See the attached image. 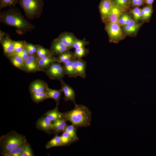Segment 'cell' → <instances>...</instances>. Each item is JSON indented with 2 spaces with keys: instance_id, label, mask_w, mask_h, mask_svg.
Returning a JSON list of instances; mask_svg holds the SVG:
<instances>
[{
  "instance_id": "1",
  "label": "cell",
  "mask_w": 156,
  "mask_h": 156,
  "mask_svg": "<svg viewBox=\"0 0 156 156\" xmlns=\"http://www.w3.org/2000/svg\"><path fill=\"white\" fill-rule=\"evenodd\" d=\"M0 21L15 27L16 33L20 35L31 31L35 28L34 25L26 20L18 10L13 7L0 12Z\"/></svg>"
},
{
  "instance_id": "2",
  "label": "cell",
  "mask_w": 156,
  "mask_h": 156,
  "mask_svg": "<svg viewBox=\"0 0 156 156\" xmlns=\"http://www.w3.org/2000/svg\"><path fill=\"white\" fill-rule=\"evenodd\" d=\"M92 114L88 107L75 103L73 109L64 113V116L67 120L77 128L86 127L90 125Z\"/></svg>"
},
{
  "instance_id": "3",
  "label": "cell",
  "mask_w": 156,
  "mask_h": 156,
  "mask_svg": "<svg viewBox=\"0 0 156 156\" xmlns=\"http://www.w3.org/2000/svg\"><path fill=\"white\" fill-rule=\"evenodd\" d=\"M27 142L25 136L13 131L0 138L1 155L10 150L16 148Z\"/></svg>"
},
{
  "instance_id": "4",
  "label": "cell",
  "mask_w": 156,
  "mask_h": 156,
  "mask_svg": "<svg viewBox=\"0 0 156 156\" xmlns=\"http://www.w3.org/2000/svg\"><path fill=\"white\" fill-rule=\"evenodd\" d=\"M18 3L28 20L40 16L44 6L42 0H19Z\"/></svg>"
},
{
  "instance_id": "5",
  "label": "cell",
  "mask_w": 156,
  "mask_h": 156,
  "mask_svg": "<svg viewBox=\"0 0 156 156\" xmlns=\"http://www.w3.org/2000/svg\"><path fill=\"white\" fill-rule=\"evenodd\" d=\"M121 26L118 23L106 22L105 29L110 42L117 43L125 38V35Z\"/></svg>"
},
{
  "instance_id": "6",
  "label": "cell",
  "mask_w": 156,
  "mask_h": 156,
  "mask_svg": "<svg viewBox=\"0 0 156 156\" xmlns=\"http://www.w3.org/2000/svg\"><path fill=\"white\" fill-rule=\"evenodd\" d=\"M50 79L60 82L66 75L63 64L56 61L51 64L44 71Z\"/></svg>"
},
{
  "instance_id": "7",
  "label": "cell",
  "mask_w": 156,
  "mask_h": 156,
  "mask_svg": "<svg viewBox=\"0 0 156 156\" xmlns=\"http://www.w3.org/2000/svg\"><path fill=\"white\" fill-rule=\"evenodd\" d=\"M23 71L27 73L41 71L36 55H29L24 62Z\"/></svg>"
},
{
  "instance_id": "8",
  "label": "cell",
  "mask_w": 156,
  "mask_h": 156,
  "mask_svg": "<svg viewBox=\"0 0 156 156\" xmlns=\"http://www.w3.org/2000/svg\"><path fill=\"white\" fill-rule=\"evenodd\" d=\"M124 8L113 2L110 13L105 22L118 23L120 17L123 13Z\"/></svg>"
},
{
  "instance_id": "9",
  "label": "cell",
  "mask_w": 156,
  "mask_h": 156,
  "mask_svg": "<svg viewBox=\"0 0 156 156\" xmlns=\"http://www.w3.org/2000/svg\"><path fill=\"white\" fill-rule=\"evenodd\" d=\"M36 125L38 129L47 134L52 133V122L46 116L39 118L36 122Z\"/></svg>"
},
{
  "instance_id": "10",
  "label": "cell",
  "mask_w": 156,
  "mask_h": 156,
  "mask_svg": "<svg viewBox=\"0 0 156 156\" xmlns=\"http://www.w3.org/2000/svg\"><path fill=\"white\" fill-rule=\"evenodd\" d=\"M49 50L51 54L55 56L69 51L70 49L57 38L52 42Z\"/></svg>"
},
{
  "instance_id": "11",
  "label": "cell",
  "mask_w": 156,
  "mask_h": 156,
  "mask_svg": "<svg viewBox=\"0 0 156 156\" xmlns=\"http://www.w3.org/2000/svg\"><path fill=\"white\" fill-rule=\"evenodd\" d=\"M113 2L111 0H102L99 5V10L102 19L105 21L110 13Z\"/></svg>"
},
{
  "instance_id": "12",
  "label": "cell",
  "mask_w": 156,
  "mask_h": 156,
  "mask_svg": "<svg viewBox=\"0 0 156 156\" xmlns=\"http://www.w3.org/2000/svg\"><path fill=\"white\" fill-rule=\"evenodd\" d=\"M60 82L61 84V89L64 94V97L63 99L66 101H71L74 104L76 103L75 101V93L74 90L66 83L63 80Z\"/></svg>"
},
{
  "instance_id": "13",
  "label": "cell",
  "mask_w": 156,
  "mask_h": 156,
  "mask_svg": "<svg viewBox=\"0 0 156 156\" xmlns=\"http://www.w3.org/2000/svg\"><path fill=\"white\" fill-rule=\"evenodd\" d=\"M4 55L8 58L14 53L13 41L8 35H6L0 42Z\"/></svg>"
},
{
  "instance_id": "14",
  "label": "cell",
  "mask_w": 156,
  "mask_h": 156,
  "mask_svg": "<svg viewBox=\"0 0 156 156\" xmlns=\"http://www.w3.org/2000/svg\"><path fill=\"white\" fill-rule=\"evenodd\" d=\"M64 45L70 50L73 48V45L77 38L70 33L63 32L57 38Z\"/></svg>"
},
{
  "instance_id": "15",
  "label": "cell",
  "mask_w": 156,
  "mask_h": 156,
  "mask_svg": "<svg viewBox=\"0 0 156 156\" xmlns=\"http://www.w3.org/2000/svg\"><path fill=\"white\" fill-rule=\"evenodd\" d=\"M49 87L44 81L39 79L33 81L29 86V91L30 93L46 91Z\"/></svg>"
},
{
  "instance_id": "16",
  "label": "cell",
  "mask_w": 156,
  "mask_h": 156,
  "mask_svg": "<svg viewBox=\"0 0 156 156\" xmlns=\"http://www.w3.org/2000/svg\"><path fill=\"white\" fill-rule=\"evenodd\" d=\"M73 64L77 76L85 78L86 77V62L81 58H76L73 60Z\"/></svg>"
},
{
  "instance_id": "17",
  "label": "cell",
  "mask_w": 156,
  "mask_h": 156,
  "mask_svg": "<svg viewBox=\"0 0 156 156\" xmlns=\"http://www.w3.org/2000/svg\"><path fill=\"white\" fill-rule=\"evenodd\" d=\"M38 61L40 71L44 72L51 64L57 61L56 57L51 55L42 58H38Z\"/></svg>"
},
{
  "instance_id": "18",
  "label": "cell",
  "mask_w": 156,
  "mask_h": 156,
  "mask_svg": "<svg viewBox=\"0 0 156 156\" xmlns=\"http://www.w3.org/2000/svg\"><path fill=\"white\" fill-rule=\"evenodd\" d=\"M141 24L138 23L132 19L127 25L123 27L122 31L124 34L130 35L135 34L138 30Z\"/></svg>"
},
{
  "instance_id": "19",
  "label": "cell",
  "mask_w": 156,
  "mask_h": 156,
  "mask_svg": "<svg viewBox=\"0 0 156 156\" xmlns=\"http://www.w3.org/2000/svg\"><path fill=\"white\" fill-rule=\"evenodd\" d=\"M67 120L64 116L61 117L52 123V130L56 133L64 131L67 125Z\"/></svg>"
},
{
  "instance_id": "20",
  "label": "cell",
  "mask_w": 156,
  "mask_h": 156,
  "mask_svg": "<svg viewBox=\"0 0 156 156\" xmlns=\"http://www.w3.org/2000/svg\"><path fill=\"white\" fill-rule=\"evenodd\" d=\"M58 106V105H56L54 109L47 111L44 115V116L47 117L52 123L64 115V113L59 111Z\"/></svg>"
},
{
  "instance_id": "21",
  "label": "cell",
  "mask_w": 156,
  "mask_h": 156,
  "mask_svg": "<svg viewBox=\"0 0 156 156\" xmlns=\"http://www.w3.org/2000/svg\"><path fill=\"white\" fill-rule=\"evenodd\" d=\"M63 91L61 89H53L48 88L46 91V95L48 99H51L55 101L56 105L59 104Z\"/></svg>"
},
{
  "instance_id": "22",
  "label": "cell",
  "mask_w": 156,
  "mask_h": 156,
  "mask_svg": "<svg viewBox=\"0 0 156 156\" xmlns=\"http://www.w3.org/2000/svg\"><path fill=\"white\" fill-rule=\"evenodd\" d=\"M74 60L63 64V66L65 73L68 77H70L76 78L77 76L74 65Z\"/></svg>"
},
{
  "instance_id": "23",
  "label": "cell",
  "mask_w": 156,
  "mask_h": 156,
  "mask_svg": "<svg viewBox=\"0 0 156 156\" xmlns=\"http://www.w3.org/2000/svg\"><path fill=\"white\" fill-rule=\"evenodd\" d=\"M76 58L74 53L68 51L56 57L57 62L62 64L73 60Z\"/></svg>"
},
{
  "instance_id": "24",
  "label": "cell",
  "mask_w": 156,
  "mask_h": 156,
  "mask_svg": "<svg viewBox=\"0 0 156 156\" xmlns=\"http://www.w3.org/2000/svg\"><path fill=\"white\" fill-rule=\"evenodd\" d=\"M8 58L13 66L23 71L24 62L20 57L13 54Z\"/></svg>"
},
{
  "instance_id": "25",
  "label": "cell",
  "mask_w": 156,
  "mask_h": 156,
  "mask_svg": "<svg viewBox=\"0 0 156 156\" xmlns=\"http://www.w3.org/2000/svg\"><path fill=\"white\" fill-rule=\"evenodd\" d=\"M30 94L32 100L36 103H38L48 99L46 95V91L31 93Z\"/></svg>"
},
{
  "instance_id": "26",
  "label": "cell",
  "mask_w": 156,
  "mask_h": 156,
  "mask_svg": "<svg viewBox=\"0 0 156 156\" xmlns=\"http://www.w3.org/2000/svg\"><path fill=\"white\" fill-rule=\"evenodd\" d=\"M77 128L72 124L67 125L64 131L68 134L73 142H75L79 140L76 133Z\"/></svg>"
},
{
  "instance_id": "27",
  "label": "cell",
  "mask_w": 156,
  "mask_h": 156,
  "mask_svg": "<svg viewBox=\"0 0 156 156\" xmlns=\"http://www.w3.org/2000/svg\"><path fill=\"white\" fill-rule=\"evenodd\" d=\"M24 143H25L16 148L10 150L2 155L4 156H21L23 152Z\"/></svg>"
},
{
  "instance_id": "28",
  "label": "cell",
  "mask_w": 156,
  "mask_h": 156,
  "mask_svg": "<svg viewBox=\"0 0 156 156\" xmlns=\"http://www.w3.org/2000/svg\"><path fill=\"white\" fill-rule=\"evenodd\" d=\"M153 12L151 5L145 6L141 9L142 19L145 21H148L151 18Z\"/></svg>"
},
{
  "instance_id": "29",
  "label": "cell",
  "mask_w": 156,
  "mask_h": 156,
  "mask_svg": "<svg viewBox=\"0 0 156 156\" xmlns=\"http://www.w3.org/2000/svg\"><path fill=\"white\" fill-rule=\"evenodd\" d=\"M62 146L60 136L56 135L47 142L45 148L48 149L54 147Z\"/></svg>"
},
{
  "instance_id": "30",
  "label": "cell",
  "mask_w": 156,
  "mask_h": 156,
  "mask_svg": "<svg viewBox=\"0 0 156 156\" xmlns=\"http://www.w3.org/2000/svg\"><path fill=\"white\" fill-rule=\"evenodd\" d=\"M36 46L37 49L36 55L38 58H42L52 55L49 49H46L40 45H36Z\"/></svg>"
},
{
  "instance_id": "31",
  "label": "cell",
  "mask_w": 156,
  "mask_h": 156,
  "mask_svg": "<svg viewBox=\"0 0 156 156\" xmlns=\"http://www.w3.org/2000/svg\"><path fill=\"white\" fill-rule=\"evenodd\" d=\"M132 19L129 14L123 12L119 18L118 23L120 26L123 27L129 24Z\"/></svg>"
},
{
  "instance_id": "32",
  "label": "cell",
  "mask_w": 156,
  "mask_h": 156,
  "mask_svg": "<svg viewBox=\"0 0 156 156\" xmlns=\"http://www.w3.org/2000/svg\"><path fill=\"white\" fill-rule=\"evenodd\" d=\"M89 52L88 49L83 47L75 49L74 53L76 58H81L86 56Z\"/></svg>"
},
{
  "instance_id": "33",
  "label": "cell",
  "mask_w": 156,
  "mask_h": 156,
  "mask_svg": "<svg viewBox=\"0 0 156 156\" xmlns=\"http://www.w3.org/2000/svg\"><path fill=\"white\" fill-rule=\"evenodd\" d=\"M60 137L62 146H69L73 142L68 134L65 131L63 132Z\"/></svg>"
},
{
  "instance_id": "34",
  "label": "cell",
  "mask_w": 156,
  "mask_h": 156,
  "mask_svg": "<svg viewBox=\"0 0 156 156\" xmlns=\"http://www.w3.org/2000/svg\"><path fill=\"white\" fill-rule=\"evenodd\" d=\"M14 53H18L22 51L25 48L24 41H13Z\"/></svg>"
},
{
  "instance_id": "35",
  "label": "cell",
  "mask_w": 156,
  "mask_h": 156,
  "mask_svg": "<svg viewBox=\"0 0 156 156\" xmlns=\"http://www.w3.org/2000/svg\"><path fill=\"white\" fill-rule=\"evenodd\" d=\"M34 155L31 147L27 142L25 143L23 152L21 156H33Z\"/></svg>"
},
{
  "instance_id": "36",
  "label": "cell",
  "mask_w": 156,
  "mask_h": 156,
  "mask_svg": "<svg viewBox=\"0 0 156 156\" xmlns=\"http://www.w3.org/2000/svg\"><path fill=\"white\" fill-rule=\"evenodd\" d=\"M131 12L133 16L134 20L136 22L139 20L142 19L141 9L138 7H137L132 10Z\"/></svg>"
},
{
  "instance_id": "37",
  "label": "cell",
  "mask_w": 156,
  "mask_h": 156,
  "mask_svg": "<svg viewBox=\"0 0 156 156\" xmlns=\"http://www.w3.org/2000/svg\"><path fill=\"white\" fill-rule=\"evenodd\" d=\"M19 0H0V9H1L16 3Z\"/></svg>"
},
{
  "instance_id": "38",
  "label": "cell",
  "mask_w": 156,
  "mask_h": 156,
  "mask_svg": "<svg viewBox=\"0 0 156 156\" xmlns=\"http://www.w3.org/2000/svg\"><path fill=\"white\" fill-rule=\"evenodd\" d=\"M89 42L85 40H81L77 39L75 41L73 45V48L75 49L85 47L88 45Z\"/></svg>"
},
{
  "instance_id": "39",
  "label": "cell",
  "mask_w": 156,
  "mask_h": 156,
  "mask_svg": "<svg viewBox=\"0 0 156 156\" xmlns=\"http://www.w3.org/2000/svg\"><path fill=\"white\" fill-rule=\"evenodd\" d=\"M13 54L20 57L23 60L24 62L29 55L27 49L25 48L21 52L18 53H14Z\"/></svg>"
},
{
  "instance_id": "40",
  "label": "cell",
  "mask_w": 156,
  "mask_h": 156,
  "mask_svg": "<svg viewBox=\"0 0 156 156\" xmlns=\"http://www.w3.org/2000/svg\"><path fill=\"white\" fill-rule=\"evenodd\" d=\"M114 2L125 8L128 6L127 0H113Z\"/></svg>"
},
{
  "instance_id": "41",
  "label": "cell",
  "mask_w": 156,
  "mask_h": 156,
  "mask_svg": "<svg viewBox=\"0 0 156 156\" xmlns=\"http://www.w3.org/2000/svg\"><path fill=\"white\" fill-rule=\"evenodd\" d=\"M24 43L25 47L30 49L36 54L37 49L36 45H34L32 44L28 43L25 41Z\"/></svg>"
},
{
  "instance_id": "42",
  "label": "cell",
  "mask_w": 156,
  "mask_h": 156,
  "mask_svg": "<svg viewBox=\"0 0 156 156\" xmlns=\"http://www.w3.org/2000/svg\"><path fill=\"white\" fill-rule=\"evenodd\" d=\"M133 5L140 6L143 3V0H131Z\"/></svg>"
},
{
  "instance_id": "43",
  "label": "cell",
  "mask_w": 156,
  "mask_h": 156,
  "mask_svg": "<svg viewBox=\"0 0 156 156\" xmlns=\"http://www.w3.org/2000/svg\"><path fill=\"white\" fill-rule=\"evenodd\" d=\"M7 34L2 31L1 30H0V42L4 38L5 36Z\"/></svg>"
},
{
  "instance_id": "44",
  "label": "cell",
  "mask_w": 156,
  "mask_h": 156,
  "mask_svg": "<svg viewBox=\"0 0 156 156\" xmlns=\"http://www.w3.org/2000/svg\"><path fill=\"white\" fill-rule=\"evenodd\" d=\"M154 0H145L146 3L149 5H151Z\"/></svg>"
},
{
  "instance_id": "45",
  "label": "cell",
  "mask_w": 156,
  "mask_h": 156,
  "mask_svg": "<svg viewBox=\"0 0 156 156\" xmlns=\"http://www.w3.org/2000/svg\"><path fill=\"white\" fill-rule=\"evenodd\" d=\"M128 1H130L131 0H127Z\"/></svg>"
}]
</instances>
